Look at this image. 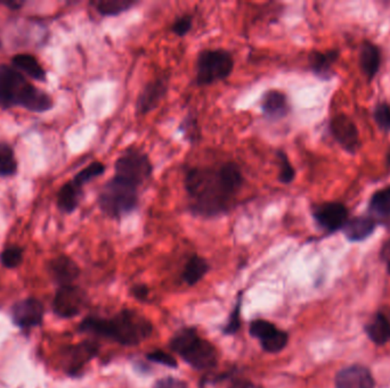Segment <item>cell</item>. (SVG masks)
Returning a JSON list of instances; mask_svg holds the SVG:
<instances>
[{
	"label": "cell",
	"instance_id": "6da1fadb",
	"mask_svg": "<svg viewBox=\"0 0 390 388\" xmlns=\"http://www.w3.org/2000/svg\"><path fill=\"white\" fill-rule=\"evenodd\" d=\"M243 183L242 170L235 162L187 169L184 186L189 211L206 219L226 214L233 207Z\"/></svg>",
	"mask_w": 390,
	"mask_h": 388
},
{
	"label": "cell",
	"instance_id": "7a4b0ae2",
	"mask_svg": "<svg viewBox=\"0 0 390 388\" xmlns=\"http://www.w3.org/2000/svg\"><path fill=\"white\" fill-rule=\"evenodd\" d=\"M80 332L111 339L124 346H135L153 332L151 321L134 310H122L114 317H88L81 322Z\"/></svg>",
	"mask_w": 390,
	"mask_h": 388
},
{
	"label": "cell",
	"instance_id": "3957f363",
	"mask_svg": "<svg viewBox=\"0 0 390 388\" xmlns=\"http://www.w3.org/2000/svg\"><path fill=\"white\" fill-rule=\"evenodd\" d=\"M0 104L5 107L20 105L32 112H46L53 99L46 92L28 83L18 70L0 65Z\"/></svg>",
	"mask_w": 390,
	"mask_h": 388
},
{
	"label": "cell",
	"instance_id": "277c9868",
	"mask_svg": "<svg viewBox=\"0 0 390 388\" xmlns=\"http://www.w3.org/2000/svg\"><path fill=\"white\" fill-rule=\"evenodd\" d=\"M169 347L195 370H210L218 363L216 347L200 337L194 328L176 332L169 341Z\"/></svg>",
	"mask_w": 390,
	"mask_h": 388
},
{
	"label": "cell",
	"instance_id": "5b68a950",
	"mask_svg": "<svg viewBox=\"0 0 390 388\" xmlns=\"http://www.w3.org/2000/svg\"><path fill=\"white\" fill-rule=\"evenodd\" d=\"M139 188L141 187L128 180L113 176L100 193L98 206L109 218L117 220L124 218L137 209Z\"/></svg>",
	"mask_w": 390,
	"mask_h": 388
},
{
	"label": "cell",
	"instance_id": "8992f818",
	"mask_svg": "<svg viewBox=\"0 0 390 388\" xmlns=\"http://www.w3.org/2000/svg\"><path fill=\"white\" fill-rule=\"evenodd\" d=\"M234 57L223 48L203 49L195 62V83L207 87L228 79L234 70Z\"/></svg>",
	"mask_w": 390,
	"mask_h": 388
},
{
	"label": "cell",
	"instance_id": "52a82bcc",
	"mask_svg": "<svg viewBox=\"0 0 390 388\" xmlns=\"http://www.w3.org/2000/svg\"><path fill=\"white\" fill-rule=\"evenodd\" d=\"M153 174V164L148 154L138 148L130 147L119 156L114 164V176L128 180L142 188Z\"/></svg>",
	"mask_w": 390,
	"mask_h": 388
},
{
	"label": "cell",
	"instance_id": "ba28073f",
	"mask_svg": "<svg viewBox=\"0 0 390 388\" xmlns=\"http://www.w3.org/2000/svg\"><path fill=\"white\" fill-rule=\"evenodd\" d=\"M249 332L260 341L263 350L268 353L281 352L289 341L288 332L278 329L274 324L263 319L252 321Z\"/></svg>",
	"mask_w": 390,
	"mask_h": 388
},
{
	"label": "cell",
	"instance_id": "9c48e42d",
	"mask_svg": "<svg viewBox=\"0 0 390 388\" xmlns=\"http://www.w3.org/2000/svg\"><path fill=\"white\" fill-rule=\"evenodd\" d=\"M86 304V293L78 286H61L54 297L53 309L59 317H72L79 315Z\"/></svg>",
	"mask_w": 390,
	"mask_h": 388
},
{
	"label": "cell",
	"instance_id": "30bf717a",
	"mask_svg": "<svg viewBox=\"0 0 390 388\" xmlns=\"http://www.w3.org/2000/svg\"><path fill=\"white\" fill-rule=\"evenodd\" d=\"M313 217L323 229L333 233L343 228L348 221V211L341 203L330 202L319 204L313 209Z\"/></svg>",
	"mask_w": 390,
	"mask_h": 388
},
{
	"label": "cell",
	"instance_id": "8fae6325",
	"mask_svg": "<svg viewBox=\"0 0 390 388\" xmlns=\"http://www.w3.org/2000/svg\"><path fill=\"white\" fill-rule=\"evenodd\" d=\"M168 77H158L157 79L152 80L151 83L145 85L137 97V115L143 116L157 109L160 102L168 92Z\"/></svg>",
	"mask_w": 390,
	"mask_h": 388
},
{
	"label": "cell",
	"instance_id": "7c38bea8",
	"mask_svg": "<svg viewBox=\"0 0 390 388\" xmlns=\"http://www.w3.org/2000/svg\"><path fill=\"white\" fill-rule=\"evenodd\" d=\"M44 305L36 298L18 302L12 308L13 322L21 328H32L42 324Z\"/></svg>",
	"mask_w": 390,
	"mask_h": 388
},
{
	"label": "cell",
	"instance_id": "4fadbf2b",
	"mask_svg": "<svg viewBox=\"0 0 390 388\" xmlns=\"http://www.w3.org/2000/svg\"><path fill=\"white\" fill-rule=\"evenodd\" d=\"M331 131L334 138L337 139L343 148H346L350 153H354L360 145L358 128L355 126L352 119L347 115H337L331 121Z\"/></svg>",
	"mask_w": 390,
	"mask_h": 388
},
{
	"label": "cell",
	"instance_id": "5bb4252c",
	"mask_svg": "<svg viewBox=\"0 0 390 388\" xmlns=\"http://www.w3.org/2000/svg\"><path fill=\"white\" fill-rule=\"evenodd\" d=\"M337 388H374V380L369 369L363 365H350L338 372Z\"/></svg>",
	"mask_w": 390,
	"mask_h": 388
},
{
	"label": "cell",
	"instance_id": "9a60e30c",
	"mask_svg": "<svg viewBox=\"0 0 390 388\" xmlns=\"http://www.w3.org/2000/svg\"><path fill=\"white\" fill-rule=\"evenodd\" d=\"M261 112L268 120L276 121L285 118L290 111L287 95L278 89H271L260 100Z\"/></svg>",
	"mask_w": 390,
	"mask_h": 388
},
{
	"label": "cell",
	"instance_id": "2e32d148",
	"mask_svg": "<svg viewBox=\"0 0 390 388\" xmlns=\"http://www.w3.org/2000/svg\"><path fill=\"white\" fill-rule=\"evenodd\" d=\"M98 344L95 341H83L69 348L66 353V368L71 375H77L94 356H98Z\"/></svg>",
	"mask_w": 390,
	"mask_h": 388
},
{
	"label": "cell",
	"instance_id": "e0dca14e",
	"mask_svg": "<svg viewBox=\"0 0 390 388\" xmlns=\"http://www.w3.org/2000/svg\"><path fill=\"white\" fill-rule=\"evenodd\" d=\"M48 270L51 272L55 281L61 286L72 285V282L77 279L80 274V269L77 263L68 256H59L52 260L48 265Z\"/></svg>",
	"mask_w": 390,
	"mask_h": 388
},
{
	"label": "cell",
	"instance_id": "ac0fdd59",
	"mask_svg": "<svg viewBox=\"0 0 390 388\" xmlns=\"http://www.w3.org/2000/svg\"><path fill=\"white\" fill-rule=\"evenodd\" d=\"M343 229V234L349 241H361L367 239L374 231L376 222L371 218L358 217L347 221Z\"/></svg>",
	"mask_w": 390,
	"mask_h": 388
},
{
	"label": "cell",
	"instance_id": "d6986e66",
	"mask_svg": "<svg viewBox=\"0 0 390 388\" xmlns=\"http://www.w3.org/2000/svg\"><path fill=\"white\" fill-rule=\"evenodd\" d=\"M209 269V263H208L207 260L194 254V255L189 257L187 265L184 267L182 277H183L184 281L187 282V285L193 286L198 284L207 274Z\"/></svg>",
	"mask_w": 390,
	"mask_h": 388
},
{
	"label": "cell",
	"instance_id": "ffe728a7",
	"mask_svg": "<svg viewBox=\"0 0 390 388\" xmlns=\"http://www.w3.org/2000/svg\"><path fill=\"white\" fill-rule=\"evenodd\" d=\"M380 51L374 44L365 42L362 46L361 54H360V64L362 71L367 78L374 77L380 66Z\"/></svg>",
	"mask_w": 390,
	"mask_h": 388
},
{
	"label": "cell",
	"instance_id": "44dd1931",
	"mask_svg": "<svg viewBox=\"0 0 390 388\" xmlns=\"http://www.w3.org/2000/svg\"><path fill=\"white\" fill-rule=\"evenodd\" d=\"M81 194H83V188L74 185L72 181L65 183L59 190V198H57L59 209L65 213H72L79 205Z\"/></svg>",
	"mask_w": 390,
	"mask_h": 388
},
{
	"label": "cell",
	"instance_id": "7402d4cb",
	"mask_svg": "<svg viewBox=\"0 0 390 388\" xmlns=\"http://www.w3.org/2000/svg\"><path fill=\"white\" fill-rule=\"evenodd\" d=\"M370 339L378 345H384L390 341V322L384 315H377L367 326Z\"/></svg>",
	"mask_w": 390,
	"mask_h": 388
},
{
	"label": "cell",
	"instance_id": "603a6c76",
	"mask_svg": "<svg viewBox=\"0 0 390 388\" xmlns=\"http://www.w3.org/2000/svg\"><path fill=\"white\" fill-rule=\"evenodd\" d=\"M337 57L336 51H328V53L314 51L309 55V65L314 73L328 79L329 75L331 74L332 65L336 62Z\"/></svg>",
	"mask_w": 390,
	"mask_h": 388
},
{
	"label": "cell",
	"instance_id": "cb8c5ba5",
	"mask_svg": "<svg viewBox=\"0 0 390 388\" xmlns=\"http://www.w3.org/2000/svg\"><path fill=\"white\" fill-rule=\"evenodd\" d=\"M93 6L102 16H118L138 4L136 0H98Z\"/></svg>",
	"mask_w": 390,
	"mask_h": 388
},
{
	"label": "cell",
	"instance_id": "d4e9b609",
	"mask_svg": "<svg viewBox=\"0 0 390 388\" xmlns=\"http://www.w3.org/2000/svg\"><path fill=\"white\" fill-rule=\"evenodd\" d=\"M12 62L15 68L23 71L24 73H27L32 79L38 80V81H44L46 79V72L32 55L20 54V55L13 57Z\"/></svg>",
	"mask_w": 390,
	"mask_h": 388
},
{
	"label": "cell",
	"instance_id": "484cf974",
	"mask_svg": "<svg viewBox=\"0 0 390 388\" xmlns=\"http://www.w3.org/2000/svg\"><path fill=\"white\" fill-rule=\"evenodd\" d=\"M370 210L380 217H389L390 187L378 190L373 195L370 202Z\"/></svg>",
	"mask_w": 390,
	"mask_h": 388
},
{
	"label": "cell",
	"instance_id": "4316f807",
	"mask_svg": "<svg viewBox=\"0 0 390 388\" xmlns=\"http://www.w3.org/2000/svg\"><path fill=\"white\" fill-rule=\"evenodd\" d=\"M18 162L11 146L0 144V176H8L16 174Z\"/></svg>",
	"mask_w": 390,
	"mask_h": 388
},
{
	"label": "cell",
	"instance_id": "83f0119b",
	"mask_svg": "<svg viewBox=\"0 0 390 388\" xmlns=\"http://www.w3.org/2000/svg\"><path fill=\"white\" fill-rule=\"evenodd\" d=\"M105 171V165L101 162H94L92 164H89L87 168L80 171L77 176H74L72 183L74 185H77L80 188H83V186L88 183L89 181H92L95 178L102 176Z\"/></svg>",
	"mask_w": 390,
	"mask_h": 388
},
{
	"label": "cell",
	"instance_id": "f1b7e54d",
	"mask_svg": "<svg viewBox=\"0 0 390 388\" xmlns=\"http://www.w3.org/2000/svg\"><path fill=\"white\" fill-rule=\"evenodd\" d=\"M276 156H278V168H280L278 169V181L284 183V185H289V183H292L295 176H296V170L293 168L292 164L290 162L289 157L284 152L278 150Z\"/></svg>",
	"mask_w": 390,
	"mask_h": 388
},
{
	"label": "cell",
	"instance_id": "f546056e",
	"mask_svg": "<svg viewBox=\"0 0 390 388\" xmlns=\"http://www.w3.org/2000/svg\"><path fill=\"white\" fill-rule=\"evenodd\" d=\"M22 260H23V250L18 246L7 247L0 255V261L7 269L18 268V265H21Z\"/></svg>",
	"mask_w": 390,
	"mask_h": 388
},
{
	"label": "cell",
	"instance_id": "4dcf8cb0",
	"mask_svg": "<svg viewBox=\"0 0 390 388\" xmlns=\"http://www.w3.org/2000/svg\"><path fill=\"white\" fill-rule=\"evenodd\" d=\"M241 306H242V293L239 294L237 303L234 306L233 311L231 312L228 324L225 325L224 329H223L225 335H234L239 332L240 326H241V317H241Z\"/></svg>",
	"mask_w": 390,
	"mask_h": 388
},
{
	"label": "cell",
	"instance_id": "1f68e13d",
	"mask_svg": "<svg viewBox=\"0 0 390 388\" xmlns=\"http://www.w3.org/2000/svg\"><path fill=\"white\" fill-rule=\"evenodd\" d=\"M193 27V16L192 15L184 14L181 16L176 18L174 22H172V32L177 37H184L192 30Z\"/></svg>",
	"mask_w": 390,
	"mask_h": 388
},
{
	"label": "cell",
	"instance_id": "d6a6232c",
	"mask_svg": "<svg viewBox=\"0 0 390 388\" xmlns=\"http://www.w3.org/2000/svg\"><path fill=\"white\" fill-rule=\"evenodd\" d=\"M148 361L155 362L159 365H166L169 368H177L178 363L174 356L162 350H155L146 354Z\"/></svg>",
	"mask_w": 390,
	"mask_h": 388
},
{
	"label": "cell",
	"instance_id": "836d02e7",
	"mask_svg": "<svg viewBox=\"0 0 390 388\" xmlns=\"http://www.w3.org/2000/svg\"><path fill=\"white\" fill-rule=\"evenodd\" d=\"M374 120L382 130H390V106L387 104H380L374 109Z\"/></svg>",
	"mask_w": 390,
	"mask_h": 388
},
{
	"label": "cell",
	"instance_id": "e575fe53",
	"mask_svg": "<svg viewBox=\"0 0 390 388\" xmlns=\"http://www.w3.org/2000/svg\"><path fill=\"white\" fill-rule=\"evenodd\" d=\"M153 388H187V384L175 377H163L155 382Z\"/></svg>",
	"mask_w": 390,
	"mask_h": 388
},
{
	"label": "cell",
	"instance_id": "d590c367",
	"mask_svg": "<svg viewBox=\"0 0 390 388\" xmlns=\"http://www.w3.org/2000/svg\"><path fill=\"white\" fill-rule=\"evenodd\" d=\"M131 294L138 301H146L148 297V289L145 285L134 286L131 289Z\"/></svg>",
	"mask_w": 390,
	"mask_h": 388
},
{
	"label": "cell",
	"instance_id": "8d00e7d4",
	"mask_svg": "<svg viewBox=\"0 0 390 388\" xmlns=\"http://www.w3.org/2000/svg\"><path fill=\"white\" fill-rule=\"evenodd\" d=\"M228 388H263L260 386L256 385L254 382H250L248 380H242V378H237L232 382L231 385L228 386Z\"/></svg>",
	"mask_w": 390,
	"mask_h": 388
},
{
	"label": "cell",
	"instance_id": "74e56055",
	"mask_svg": "<svg viewBox=\"0 0 390 388\" xmlns=\"http://www.w3.org/2000/svg\"><path fill=\"white\" fill-rule=\"evenodd\" d=\"M382 259L387 263L388 271L390 272V243H388L382 250Z\"/></svg>",
	"mask_w": 390,
	"mask_h": 388
},
{
	"label": "cell",
	"instance_id": "f35d334b",
	"mask_svg": "<svg viewBox=\"0 0 390 388\" xmlns=\"http://www.w3.org/2000/svg\"><path fill=\"white\" fill-rule=\"evenodd\" d=\"M5 5H7V6L12 7L14 6V8H18V7L21 6L22 3H5Z\"/></svg>",
	"mask_w": 390,
	"mask_h": 388
},
{
	"label": "cell",
	"instance_id": "ab89813d",
	"mask_svg": "<svg viewBox=\"0 0 390 388\" xmlns=\"http://www.w3.org/2000/svg\"><path fill=\"white\" fill-rule=\"evenodd\" d=\"M389 163H390V154H389Z\"/></svg>",
	"mask_w": 390,
	"mask_h": 388
}]
</instances>
